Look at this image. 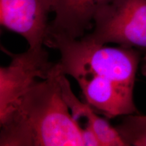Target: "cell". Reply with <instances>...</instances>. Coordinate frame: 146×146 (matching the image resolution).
Segmentation results:
<instances>
[{"instance_id": "1", "label": "cell", "mask_w": 146, "mask_h": 146, "mask_svg": "<svg viewBox=\"0 0 146 146\" xmlns=\"http://www.w3.org/2000/svg\"><path fill=\"white\" fill-rule=\"evenodd\" d=\"M60 70L57 62L52 74L36 82L0 123V145H83L82 127L62 95Z\"/></svg>"}, {"instance_id": "2", "label": "cell", "mask_w": 146, "mask_h": 146, "mask_svg": "<svg viewBox=\"0 0 146 146\" xmlns=\"http://www.w3.org/2000/svg\"><path fill=\"white\" fill-rule=\"evenodd\" d=\"M44 45L59 51L62 72L77 79L83 76L107 80L133 97L141 53L135 49L97 44L84 35L79 39L53 37Z\"/></svg>"}, {"instance_id": "3", "label": "cell", "mask_w": 146, "mask_h": 146, "mask_svg": "<svg viewBox=\"0 0 146 146\" xmlns=\"http://www.w3.org/2000/svg\"><path fill=\"white\" fill-rule=\"evenodd\" d=\"M93 28L85 35L97 44L116 43L143 54L146 76V0H112L97 14Z\"/></svg>"}, {"instance_id": "4", "label": "cell", "mask_w": 146, "mask_h": 146, "mask_svg": "<svg viewBox=\"0 0 146 146\" xmlns=\"http://www.w3.org/2000/svg\"><path fill=\"white\" fill-rule=\"evenodd\" d=\"M10 56L9 65L0 68V123L12 112L38 78H48L56 65L50 61L43 47H29L26 52Z\"/></svg>"}, {"instance_id": "5", "label": "cell", "mask_w": 146, "mask_h": 146, "mask_svg": "<svg viewBox=\"0 0 146 146\" xmlns=\"http://www.w3.org/2000/svg\"><path fill=\"white\" fill-rule=\"evenodd\" d=\"M52 0H0L1 25L26 39L30 48H41L48 31Z\"/></svg>"}, {"instance_id": "6", "label": "cell", "mask_w": 146, "mask_h": 146, "mask_svg": "<svg viewBox=\"0 0 146 146\" xmlns=\"http://www.w3.org/2000/svg\"><path fill=\"white\" fill-rule=\"evenodd\" d=\"M112 0H52L54 20L45 39L53 37L79 39L94 27V19Z\"/></svg>"}, {"instance_id": "7", "label": "cell", "mask_w": 146, "mask_h": 146, "mask_svg": "<svg viewBox=\"0 0 146 146\" xmlns=\"http://www.w3.org/2000/svg\"><path fill=\"white\" fill-rule=\"evenodd\" d=\"M58 80L62 95L70 110L73 118L77 122L85 120V125L89 126L98 137L101 146H126L116 127H113L106 120L98 116L95 110L88 104L79 101L73 94L66 75L62 72L58 73Z\"/></svg>"}, {"instance_id": "8", "label": "cell", "mask_w": 146, "mask_h": 146, "mask_svg": "<svg viewBox=\"0 0 146 146\" xmlns=\"http://www.w3.org/2000/svg\"><path fill=\"white\" fill-rule=\"evenodd\" d=\"M116 129L126 146H146V115L125 116Z\"/></svg>"}, {"instance_id": "9", "label": "cell", "mask_w": 146, "mask_h": 146, "mask_svg": "<svg viewBox=\"0 0 146 146\" xmlns=\"http://www.w3.org/2000/svg\"><path fill=\"white\" fill-rule=\"evenodd\" d=\"M82 139L84 146H100V143L98 137L90 127L85 125L82 127ZM101 146V145H100Z\"/></svg>"}]
</instances>
